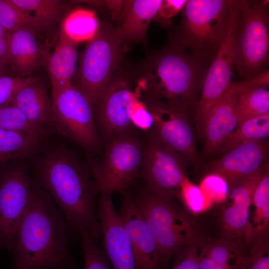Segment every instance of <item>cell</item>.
I'll use <instances>...</instances> for the list:
<instances>
[{
    "label": "cell",
    "mask_w": 269,
    "mask_h": 269,
    "mask_svg": "<svg viewBox=\"0 0 269 269\" xmlns=\"http://www.w3.org/2000/svg\"><path fill=\"white\" fill-rule=\"evenodd\" d=\"M30 177L51 198L74 238L87 235L97 242L101 236L97 210L101 191L89 163L68 148L56 146L38 157Z\"/></svg>",
    "instance_id": "1"
},
{
    "label": "cell",
    "mask_w": 269,
    "mask_h": 269,
    "mask_svg": "<svg viewBox=\"0 0 269 269\" xmlns=\"http://www.w3.org/2000/svg\"><path fill=\"white\" fill-rule=\"evenodd\" d=\"M73 238L51 198L32 182L30 204L10 251L13 269H77Z\"/></svg>",
    "instance_id": "2"
},
{
    "label": "cell",
    "mask_w": 269,
    "mask_h": 269,
    "mask_svg": "<svg viewBox=\"0 0 269 269\" xmlns=\"http://www.w3.org/2000/svg\"><path fill=\"white\" fill-rule=\"evenodd\" d=\"M210 65L194 54L169 44L148 58L137 78L140 98L196 115Z\"/></svg>",
    "instance_id": "3"
},
{
    "label": "cell",
    "mask_w": 269,
    "mask_h": 269,
    "mask_svg": "<svg viewBox=\"0 0 269 269\" xmlns=\"http://www.w3.org/2000/svg\"><path fill=\"white\" fill-rule=\"evenodd\" d=\"M132 195L156 241L162 265L184 247H199L206 239L199 223L175 197L143 184Z\"/></svg>",
    "instance_id": "4"
},
{
    "label": "cell",
    "mask_w": 269,
    "mask_h": 269,
    "mask_svg": "<svg viewBox=\"0 0 269 269\" xmlns=\"http://www.w3.org/2000/svg\"><path fill=\"white\" fill-rule=\"evenodd\" d=\"M170 44L211 64L228 31L229 0H188Z\"/></svg>",
    "instance_id": "5"
},
{
    "label": "cell",
    "mask_w": 269,
    "mask_h": 269,
    "mask_svg": "<svg viewBox=\"0 0 269 269\" xmlns=\"http://www.w3.org/2000/svg\"><path fill=\"white\" fill-rule=\"evenodd\" d=\"M234 68L245 81L268 71L269 0H237Z\"/></svg>",
    "instance_id": "6"
},
{
    "label": "cell",
    "mask_w": 269,
    "mask_h": 269,
    "mask_svg": "<svg viewBox=\"0 0 269 269\" xmlns=\"http://www.w3.org/2000/svg\"><path fill=\"white\" fill-rule=\"evenodd\" d=\"M128 46L117 39L115 28L105 22L100 24L80 53L72 85L84 94L92 106L119 67Z\"/></svg>",
    "instance_id": "7"
},
{
    "label": "cell",
    "mask_w": 269,
    "mask_h": 269,
    "mask_svg": "<svg viewBox=\"0 0 269 269\" xmlns=\"http://www.w3.org/2000/svg\"><path fill=\"white\" fill-rule=\"evenodd\" d=\"M130 74L119 67L113 73L93 106L95 121L100 137L106 145L123 134L134 131L131 119L139 88Z\"/></svg>",
    "instance_id": "8"
},
{
    "label": "cell",
    "mask_w": 269,
    "mask_h": 269,
    "mask_svg": "<svg viewBox=\"0 0 269 269\" xmlns=\"http://www.w3.org/2000/svg\"><path fill=\"white\" fill-rule=\"evenodd\" d=\"M144 141L134 131L106 144L100 163L89 160L101 192L124 195L138 177L143 155Z\"/></svg>",
    "instance_id": "9"
},
{
    "label": "cell",
    "mask_w": 269,
    "mask_h": 269,
    "mask_svg": "<svg viewBox=\"0 0 269 269\" xmlns=\"http://www.w3.org/2000/svg\"><path fill=\"white\" fill-rule=\"evenodd\" d=\"M51 102L55 130L85 151L96 152L101 141L88 99L71 85L51 97Z\"/></svg>",
    "instance_id": "10"
},
{
    "label": "cell",
    "mask_w": 269,
    "mask_h": 269,
    "mask_svg": "<svg viewBox=\"0 0 269 269\" xmlns=\"http://www.w3.org/2000/svg\"><path fill=\"white\" fill-rule=\"evenodd\" d=\"M228 31L209 65L198 103L195 133L204 136L206 124L213 107L232 84L234 68V39L238 16L236 0H229Z\"/></svg>",
    "instance_id": "11"
},
{
    "label": "cell",
    "mask_w": 269,
    "mask_h": 269,
    "mask_svg": "<svg viewBox=\"0 0 269 269\" xmlns=\"http://www.w3.org/2000/svg\"><path fill=\"white\" fill-rule=\"evenodd\" d=\"M27 166L14 163L0 170V250L11 251L32 196Z\"/></svg>",
    "instance_id": "12"
},
{
    "label": "cell",
    "mask_w": 269,
    "mask_h": 269,
    "mask_svg": "<svg viewBox=\"0 0 269 269\" xmlns=\"http://www.w3.org/2000/svg\"><path fill=\"white\" fill-rule=\"evenodd\" d=\"M186 163L177 153L148 133L138 176L148 189L176 197L187 178Z\"/></svg>",
    "instance_id": "13"
},
{
    "label": "cell",
    "mask_w": 269,
    "mask_h": 269,
    "mask_svg": "<svg viewBox=\"0 0 269 269\" xmlns=\"http://www.w3.org/2000/svg\"><path fill=\"white\" fill-rule=\"evenodd\" d=\"M145 104L153 118V124L148 133L177 153L186 164L200 166L201 161L196 149L191 122L193 118L195 120V114L157 103Z\"/></svg>",
    "instance_id": "14"
},
{
    "label": "cell",
    "mask_w": 269,
    "mask_h": 269,
    "mask_svg": "<svg viewBox=\"0 0 269 269\" xmlns=\"http://www.w3.org/2000/svg\"><path fill=\"white\" fill-rule=\"evenodd\" d=\"M265 80L260 75L240 83L230 85L211 111L207 119L204 136L203 152L205 156L217 154L231 133L238 125L237 105L240 92L246 88Z\"/></svg>",
    "instance_id": "15"
},
{
    "label": "cell",
    "mask_w": 269,
    "mask_h": 269,
    "mask_svg": "<svg viewBox=\"0 0 269 269\" xmlns=\"http://www.w3.org/2000/svg\"><path fill=\"white\" fill-rule=\"evenodd\" d=\"M265 166L266 164L230 189L233 204L221 216L223 239L244 247L252 239L253 229L249 222V210Z\"/></svg>",
    "instance_id": "16"
},
{
    "label": "cell",
    "mask_w": 269,
    "mask_h": 269,
    "mask_svg": "<svg viewBox=\"0 0 269 269\" xmlns=\"http://www.w3.org/2000/svg\"><path fill=\"white\" fill-rule=\"evenodd\" d=\"M268 152L267 139L245 142L208 163L204 171L206 174L221 176L227 182L230 190L264 165Z\"/></svg>",
    "instance_id": "17"
},
{
    "label": "cell",
    "mask_w": 269,
    "mask_h": 269,
    "mask_svg": "<svg viewBox=\"0 0 269 269\" xmlns=\"http://www.w3.org/2000/svg\"><path fill=\"white\" fill-rule=\"evenodd\" d=\"M129 237L136 269H161L156 241L130 192L124 195L119 213Z\"/></svg>",
    "instance_id": "18"
},
{
    "label": "cell",
    "mask_w": 269,
    "mask_h": 269,
    "mask_svg": "<svg viewBox=\"0 0 269 269\" xmlns=\"http://www.w3.org/2000/svg\"><path fill=\"white\" fill-rule=\"evenodd\" d=\"M9 105L20 110L33 126L49 135L55 131L52 102L46 87L37 78L33 77L21 87Z\"/></svg>",
    "instance_id": "19"
},
{
    "label": "cell",
    "mask_w": 269,
    "mask_h": 269,
    "mask_svg": "<svg viewBox=\"0 0 269 269\" xmlns=\"http://www.w3.org/2000/svg\"><path fill=\"white\" fill-rule=\"evenodd\" d=\"M35 32L23 28L9 34L8 65L18 77H30L46 60L45 51L37 41Z\"/></svg>",
    "instance_id": "20"
},
{
    "label": "cell",
    "mask_w": 269,
    "mask_h": 269,
    "mask_svg": "<svg viewBox=\"0 0 269 269\" xmlns=\"http://www.w3.org/2000/svg\"><path fill=\"white\" fill-rule=\"evenodd\" d=\"M162 0L127 1L121 14V22L115 28L117 39L128 45L132 43L146 42V32L154 19Z\"/></svg>",
    "instance_id": "21"
},
{
    "label": "cell",
    "mask_w": 269,
    "mask_h": 269,
    "mask_svg": "<svg viewBox=\"0 0 269 269\" xmlns=\"http://www.w3.org/2000/svg\"><path fill=\"white\" fill-rule=\"evenodd\" d=\"M78 45L61 27L54 51L46 59L51 97L72 85L78 66Z\"/></svg>",
    "instance_id": "22"
},
{
    "label": "cell",
    "mask_w": 269,
    "mask_h": 269,
    "mask_svg": "<svg viewBox=\"0 0 269 269\" xmlns=\"http://www.w3.org/2000/svg\"><path fill=\"white\" fill-rule=\"evenodd\" d=\"M42 141L23 133L0 128V170L8 162L18 161L37 153Z\"/></svg>",
    "instance_id": "23"
},
{
    "label": "cell",
    "mask_w": 269,
    "mask_h": 269,
    "mask_svg": "<svg viewBox=\"0 0 269 269\" xmlns=\"http://www.w3.org/2000/svg\"><path fill=\"white\" fill-rule=\"evenodd\" d=\"M269 83L250 86L240 93L237 105L238 125L269 113Z\"/></svg>",
    "instance_id": "24"
},
{
    "label": "cell",
    "mask_w": 269,
    "mask_h": 269,
    "mask_svg": "<svg viewBox=\"0 0 269 269\" xmlns=\"http://www.w3.org/2000/svg\"><path fill=\"white\" fill-rule=\"evenodd\" d=\"M27 13L40 30H47L59 20L66 9L65 2L59 0H10Z\"/></svg>",
    "instance_id": "25"
},
{
    "label": "cell",
    "mask_w": 269,
    "mask_h": 269,
    "mask_svg": "<svg viewBox=\"0 0 269 269\" xmlns=\"http://www.w3.org/2000/svg\"><path fill=\"white\" fill-rule=\"evenodd\" d=\"M198 248L200 253L227 269H240L247 255V247L223 239L211 241L205 239Z\"/></svg>",
    "instance_id": "26"
},
{
    "label": "cell",
    "mask_w": 269,
    "mask_h": 269,
    "mask_svg": "<svg viewBox=\"0 0 269 269\" xmlns=\"http://www.w3.org/2000/svg\"><path fill=\"white\" fill-rule=\"evenodd\" d=\"M269 135V113L247 120L237 125L218 153L227 152L245 142L266 139Z\"/></svg>",
    "instance_id": "27"
},
{
    "label": "cell",
    "mask_w": 269,
    "mask_h": 269,
    "mask_svg": "<svg viewBox=\"0 0 269 269\" xmlns=\"http://www.w3.org/2000/svg\"><path fill=\"white\" fill-rule=\"evenodd\" d=\"M100 24L95 13L89 10L79 9L73 11L65 20L62 29L73 40H90L96 33Z\"/></svg>",
    "instance_id": "28"
},
{
    "label": "cell",
    "mask_w": 269,
    "mask_h": 269,
    "mask_svg": "<svg viewBox=\"0 0 269 269\" xmlns=\"http://www.w3.org/2000/svg\"><path fill=\"white\" fill-rule=\"evenodd\" d=\"M255 214L252 224L254 235H267L269 226V170L267 163L264 174L254 193Z\"/></svg>",
    "instance_id": "29"
},
{
    "label": "cell",
    "mask_w": 269,
    "mask_h": 269,
    "mask_svg": "<svg viewBox=\"0 0 269 269\" xmlns=\"http://www.w3.org/2000/svg\"><path fill=\"white\" fill-rule=\"evenodd\" d=\"M0 128L23 133L41 140L49 135L33 126L20 110L10 105L0 106Z\"/></svg>",
    "instance_id": "30"
},
{
    "label": "cell",
    "mask_w": 269,
    "mask_h": 269,
    "mask_svg": "<svg viewBox=\"0 0 269 269\" xmlns=\"http://www.w3.org/2000/svg\"><path fill=\"white\" fill-rule=\"evenodd\" d=\"M0 25L8 33L23 28L40 30L33 19L10 0H0Z\"/></svg>",
    "instance_id": "31"
},
{
    "label": "cell",
    "mask_w": 269,
    "mask_h": 269,
    "mask_svg": "<svg viewBox=\"0 0 269 269\" xmlns=\"http://www.w3.org/2000/svg\"><path fill=\"white\" fill-rule=\"evenodd\" d=\"M268 236H253L247 247V255L240 269H269Z\"/></svg>",
    "instance_id": "32"
},
{
    "label": "cell",
    "mask_w": 269,
    "mask_h": 269,
    "mask_svg": "<svg viewBox=\"0 0 269 269\" xmlns=\"http://www.w3.org/2000/svg\"><path fill=\"white\" fill-rule=\"evenodd\" d=\"M176 197L181 200L187 210L194 213L202 211L210 201L200 187L192 183L187 177L181 183Z\"/></svg>",
    "instance_id": "33"
},
{
    "label": "cell",
    "mask_w": 269,
    "mask_h": 269,
    "mask_svg": "<svg viewBox=\"0 0 269 269\" xmlns=\"http://www.w3.org/2000/svg\"><path fill=\"white\" fill-rule=\"evenodd\" d=\"M78 240L84 257V269H111L108 259L96 242L87 235L81 236Z\"/></svg>",
    "instance_id": "34"
},
{
    "label": "cell",
    "mask_w": 269,
    "mask_h": 269,
    "mask_svg": "<svg viewBox=\"0 0 269 269\" xmlns=\"http://www.w3.org/2000/svg\"><path fill=\"white\" fill-rule=\"evenodd\" d=\"M199 187L210 201L215 202L225 200L229 190L226 181L216 174H206Z\"/></svg>",
    "instance_id": "35"
},
{
    "label": "cell",
    "mask_w": 269,
    "mask_h": 269,
    "mask_svg": "<svg viewBox=\"0 0 269 269\" xmlns=\"http://www.w3.org/2000/svg\"><path fill=\"white\" fill-rule=\"evenodd\" d=\"M33 77L0 76V106L9 105L17 91L30 81Z\"/></svg>",
    "instance_id": "36"
},
{
    "label": "cell",
    "mask_w": 269,
    "mask_h": 269,
    "mask_svg": "<svg viewBox=\"0 0 269 269\" xmlns=\"http://www.w3.org/2000/svg\"><path fill=\"white\" fill-rule=\"evenodd\" d=\"M131 119L135 129L148 133L153 124V118L150 111L140 98V96L134 104Z\"/></svg>",
    "instance_id": "37"
},
{
    "label": "cell",
    "mask_w": 269,
    "mask_h": 269,
    "mask_svg": "<svg viewBox=\"0 0 269 269\" xmlns=\"http://www.w3.org/2000/svg\"><path fill=\"white\" fill-rule=\"evenodd\" d=\"M198 247L189 245L175 256L171 269H200Z\"/></svg>",
    "instance_id": "38"
},
{
    "label": "cell",
    "mask_w": 269,
    "mask_h": 269,
    "mask_svg": "<svg viewBox=\"0 0 269 269\" xmlns=\"http://www.w3.org/2000/svg\"><path fill=\"white\" fill-rule=\"evenodd\" d=\"M188 0H162L154 18L162 25H167L173 16L181 11Z\"/></svg>",
    "instance_id": "39"
},
{
    "label": "cell",
    "mask_w": 269,
    "mask_h": 269,
    "mask_svg": "<svg viewBox=\"0 0 269 269\" xmlns=\"http://www.w3.org/2000/svg\"><path fill=\"white\" fill-rule=\"evenodd\" d=\"M199 263L200 269H227L201 253L199 254Z\"/></svg>",
    "instance_id": "40"
},
{
    "label": "cell",
    "mask_w": 269,
    "mask_h": 269,
    "mask_svg": "<svg viewBox=\"0 0 269 269\" xmlns=\"http://www.w3.org/2000/svg\"><path fill=\"white\" fill-rule=\"evenodd\" d=\"M9 34L0 25V59L5 57L7 55Z\"/></svg>",
    "instance_id": "41"
},
{
    "label": "cell",
    "mask_w": 269,
    "mask_h": 269,
    "mask_svg": "<svg viewBox=\"0 0 269 269\" xmlns=\"http://www.w3.org/2000/svg\"><path fill=\"white\" fill-rule=\"evenodd\" d=\"M7 66L4 64L0 60V76H3V75H6L4 74L5 70L6 69Z\"/></svg>",
    "instance_id": "42"
}]
</instances>
